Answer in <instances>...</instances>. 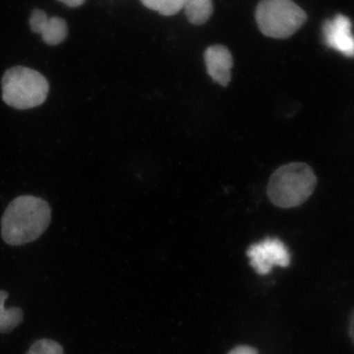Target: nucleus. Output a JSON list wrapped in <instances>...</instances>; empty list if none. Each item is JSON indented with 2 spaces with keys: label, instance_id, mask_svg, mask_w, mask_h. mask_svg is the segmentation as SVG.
Instances as JSON below:
<instances>
[{
  "label": "nucleus",
  "instance_id": "3",
  "mask_svg": "<svg viewBox=\"0 0 354 354\" xmlns=\"http://www.w3.org/2000/svg\"><path fill=\"white\" fill-rule=\"evenodd\" d=\"M3 100L16 109H29L46 100L50 86L37 71L15 66L4 73L2 79Z\"/></svg>",
  "mask_w": 354,
  "mask_h": 354
},
{
  "label": "nucleus",
  "instance_id": "10",
  "mask_svg": "<svg viewBox=\"0 0 354 354\" xmlns=\"http://www.w3.org/2000/svg\"><path fill=\"white\" fill-rule=\"evenodd\" d=\"M183 8L188 21L194 26L206 24L214 12L212 0H184Z\"/></svg>",
  "mask_w": 354,
  "mask_h": 354
},
{
  "label": "nucleus",
  "instance_id": "12",
  "mask_svg": "<svg viewBox=\"0 0 354 354\" xmlns=\"http://www.w3.org/2000/svg\"><path fill=\"white\" fill-rule=\"evenodd\" d=\"M26 354H65L63 346L50 339L37 340Z\"/></svg>",
  "mask_w": 354,
  "mask_h": 354
},
{
  "label": "nucleus",
  "instance_id": "2",
  "mask_svg": "<svg viewBox=\"0 0 354 354\" xmlns=\"http://www.w3.org/2000/svg\"><path fill=\"white\" fill-rule=\"evenodd\" d=\"M317 183L315 172L307 163H288L279 167L270 177L267 194L274 205L291 209L306 202Z\"/></svg>",
  "mask_w": 354,
  "mask_h": 354
},
{
  "label": "nucleus",
  "instance_id": "13",
  "mask_svg": "<svg viewBox=\"0 0 354 354\" xmlns=\"http://www.w3.org/2000/svg\"><path fill=\"white\" fill-rule=\"evenodd\" d=\"M227 354H259V351L255 348L249 346V345H238Z\"/></svg>",
  "mask_w": 354,
  "mask_h": 354
},
{
  "label": "nucleus",
  "instance_id": "11",
  "mask_svg": "<svg viewBox=\"0 0 354 354\" xmlns=\"http://www.w3.org/2000/svg\"><path fill=\"white\" fill-rule=\"evenodd\" d=\"M140 2L149 10L166 17L176 15L184 6V0H140Z\"/></svg>",
  "mask_w": 354,
  "mask_h": 354
},
{
  "label": "nucleus",
  "instance_id": "5",
  "mask_svg": "<svg viewBox=\"0 0 354 354\" xmlns=\"http://www.w3.org/2000/svg\"><path fill=\"white\" fill-rule=\"evenodd\" d=\"M246 254L251 267L259 275H268L275 266L287 268L290 264L289 250L277 238H267L253 243Z\"/></svg>",
  "mask_w": 354,
  "mask_h": 354
},
{
  "label": "nucleus",
  "instance_id": "15",
  "mask_svg": "<svg viewBox=\"0 0 354 354\" xmlns=\"http://www.w3.org/2000/svg\"><path fill=\"white\" fill-rule=\"evenodd\" d=\"M60 2L70 8H77L82 6L86 0H59Z\"/></svg>",
  "mask_w": 354,
  "mask_h": 354
},
{
  "label": "nucleus",
  "instance_id": "4",
  "mask_svg": "<svg viewBox=\"0 0 354 354\" xmlns=\"http://www.w3.org/2000/svg\"><path fill=\"white\" fill-rule=\"evenodd\" d=\"M255 17L261 32L274 39L290 37L308 19L306 12L292 0H261Z\"/></svg>",
  "mask_w": 354,
  "mask_h": 354
},
{
  "label": "nucleus",
  "instance_id": "14",
  "mask_svg": "<svg viewBox=\"0 0 354 354\" xmlns=\"http://www.w3.org/2000/svg\"><path fill=\"white\" fill-rule=\"evenodd\" d=\"M348 334L349 339L354 345V309L351 314V317H349Z\"/></svg>",
  "mask_w": 354,
  "mask_h": 354
},
{
  "label": "nucleus",
  "instance_id": "7",
  "mask_svg": "<svg viewBox=\"0 0 354 354\" xmlns=\"http://www.w3.org/2000/svg\"><path fill=\"white\" fill-rule=\"evenodd\" d=\"M207 74L212 81L227 86L232 79L233 57L231 51L224 46H212L205 52Z\"/></svg>",
  "mask_w": 354,
  "mask_h": 354
},
{
  "label": "nucleus",
  "instance_id": "1",
  "mask_svg": "<svg viewBox=\"0 0 354 354\" xmlns=\"http://www.w3.org/2000/svg\"><path fill=\"white\" fill-rule=\"evenodd\" d=\"M51 221V207L44 199L21 196L13 199L1 219V236L12 246L35 241Z\"/></svg>",
  "mask_w": 354,
  "mask_h": 354
},
{
  "label": "nucleus",
  "instance_id": "6",
  "mask_svg": "<svg viewBox=\"0 0 354 354\" xmlns=\"http://www.w3.org/2000/svg\"><path fill=\"white\" fill-rule=\"evenodd\" d=\"M323 38L327 46L347 57H354V35L352 22L348 17L336 15L327 20L322 28Z\"/></svg>",
  "mask_w": 354,
  "mask_h": 354
},
{
  "label": "nucleus",
  "instance_id": "8",
  "mask_svg": "<svg viewBox=\"0 0 354 354\" xmlns=\"http://www.w3.org/2000/svg\"><path fill=\"white\" fill-rule=\"evenodd\" d=\"M39 34L41 35L44 42L48 46H57L63 43L68 37V24L61 17H48Z\"/></svg>",
  "mask_w": 354,
  "mask_h": 354
},
{
  "label": "nucleus",
  "instance_id": "9",
  "mask_svg": "<svg viewBox=\"0 0 354 354\" xmlns=\"http://www.w3.org/2000/svg\"><path fill=\"white\" fill-rule=\"evenodd\" d=\"M8 293L0 290V333L8 334L21 324L24 320V310L13 307L6 308L4 306Z\"/></svg>",
  "mask_w": 354,
  "mask_h": 354
}]
</instances>
